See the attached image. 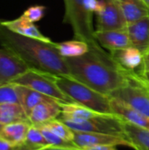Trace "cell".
<instances>
[{
	"instance_id": "obj_12",
	"label": "cell",
	"mask_w": 149,
	"mask_h": 150,
	"mask_svg": "<svg viewBox=\"0 0 149 150\" xmlns=\"http://www.w3.org/2000/svg\"><path fill=\"white\" fill-rule=\"evenodd\" d=\"M95 38L102 47L108 49L110 52L132 46L126 28L119 30H96Z\"/></svg>"
},
{
	"instance_id": "obj_1",
	"label": "cell",
	"mask_w": 149,
	"mask_h": 150,
	"mask_svg": "<svg viewBox=\"0 0 149 150\" xmlns=\"http://www.w3.org/2000/svg\"><path fill=\"white\" fill-rule=\"evenodd\" d=\"M65 60L71 77L105 95L125 86L137 75L121 68L111 54H102L90 50L82 56Z\"/></svg>"
},
{
	"instance_id": "obj_2",
	"label": "cell",
	"mask_w": 149,
	"mask_h": 150,
	"mask_svg": "<svg viewBox=\"0 0 149 150\" xmlns=\"http://www.w3.org/2000/svg\"><path fill=\"white\" fill-rule=\"evenodd\" d=\"M0 45L20 58L30 69L54 76H71L55 42H46L17 34L0 24Z\"/></svg>"
},
{
	"instance_id": "obj_30",
	"label": "cell",
	"mask_w": 149,
	"mask_h": 150,
	"mask_svg": "<svg viewBox=\"0 0 149 150\" xmlns=\"http://www.w3.org/2000/svg\"><path fill=\"white\" fill-rule=\"evenodd\" d=\"M140 77H141V79L146 84H148L149 86V71L144 72L142 75L140 76Z\"/></svg>"
},
{
	"instance_id": "obj_13",
	"label": "cell",
	"mask_w": 149,
	"mask_h": 150,
	"mask_svg": "<svg viewBox=\"0 0 149 150\" xmlns=\"http://www.w3.org/2000/svg\"><path fill=\"white\" fill-rule=\"evenodd\" d=\"M113 60L124 69L141 75L144 54L136 47L131 46L110 53Z\"/></svg>"
},
{
	"instance_id": "obj_26",
	"label": "cell",
	"mask_w": 149,
	"mask_h": 150,
	"mask_svg": "<svg viewBox=\"0 0 149 150\" xmlns=\"http://www.w3.org/2000/svg\"><path fill=\"white\" fill-rule=\"evenodd\" d=\"M43 125L47 127L48 129H50L53 133H54L59 137L68 142H73L74 131L69 127H68L65 123L59 120L58 119L48 121Z\"/></svg>"
},
{
	"instance_id": "obj_27",
	"label": "cell",
	"mask_w": 149,
	"mask_h": 150,
	"mask_svg": "<svg viewBox=\"0 0 149 150\" xmlns=\"http://www.w3.org/2000/svg\"><path fill=\"white\" fill-rule=\"evenodd\" d=\"M46 7L43 5H32L27 8L22 16H24L25 18L30 20L32 23H35L37 21H40L45 14Z\"/></svg>"
},
{
	"instance_id": "obj_17",
	"label": "cell",
	"mask_w": 149,
	"mask_h": 150,
	"mask_svg": "<svg viewBox=\"0 0 149 150\" xmlns=\"http://www.w3.org/2000/svg\"><path fill=\"white\" fill-rule=\"evenodd\" d=\"M30 127L31 123L29 122H16L4 125L0 135L15 146H23L25 143Z\"/></svg>"
},
{
	"instance_id": "obj_19",
	"label": "cell",
	"mask_w": 149,
	"mask_h": 150,
	"mask_svg": "<svg viewBox=\"0 0 149 150\" xmlns=\"http://www.w3.org/2000/svg\"><path fill=\"white\" fill-rule=\"evenodd\" d=\"M17 85H18V90L19 97H20V105L24 108L27 116H29L32 108L35 107L37 105H39L42 102L56 100L53 98H50L47 95H44L39 91L32 90L28 87L18 85V84H17Z\"/></svg>"
},
{
	"instance_id": "obj_4",
	"label": "cell",
	"mask_w": 149,
	"mask_h": 150,
	"mask_svg": "<svg viewBox=\"0 0 149 150\" xmlns=\"http://www.w3.org/2000/svg\"><path fill=\"white\" fill-rule=\"evenodd\" d=\"M55 83L73 102L100 113L112 114L109 95L100 93L71 76H55Z\"/></svg>"
},
{
	"instance_id": "obj_21",
	"label": "cell",
	"mask_w": 149,
	"mask_h": 150,
	"mask_svg": "<svg viewBox=\"0 0 149 150\" xmlns=\"http://www.w3.org/2000/svg\"><path fill=\"white\" fill-rule=\"evenodd\" d=\"M126 137L133 143V149L149 150V131L124 121Z\"/></svg>"
},
{
	"instance_id": "obj_33",
	"label": "cell",
	"mask_w": 149,
	"mask_h": 150,
	"mask_svg": "<svg viewBox=\"0 0 149 150\" xmlns=\"http://www.w3.org/2000/svg\"><path fill=\"white\" fill-rule=\"evenodd\" d=\"M3 127H4V125L0 124V132H1V130H2V128H3Z\"/></svg>"
},
{
	"instance_id": "obj_20",
	"label": "cell",
	"mask_w": 149,
	"mask_h": 150,
	"mask_svg": "<svg viewBox=\"0 0 149 150\" xmlns=\"http://www.w3.org/2000/svg\"><path fill=\"white\" fill-rule=\"evenodd\" d=\"M16 122H29L27 114L19 104L0 105V124L8 125Z\"/></svg>"
},
{
	"instance_id": "obj_35",
	"label": "cell",
	"mask_w": 149,
	"mask_h": 150,
	"mask_svg": "<svg viewBox=\"0 0 149 150\" xmlns=\"http://www.w3.org/2000/svg\"></svg>"
},
{
	"instance_id": "obj_31",
	"label": "cell",
	"mask_w": 149,
	"mask_h": 150,
	"mask_svg": "<svg viewBox=\"0 0 149 150\" xmlns=\"http://www.w3.org/2000/svg\"><path fill=\"white\" fill-rule=\"evenodd\" d=\"M40 150H82L81 149H68V148H54V147H47Z\"/></svg>"
},
{
	"instance_id": "obj_23",
	"label": "cell",
	"mask_w": 149,
	"mask_h": 150,
	"mask_svg": "<svg viewBox=\"0 0 149 150\" xmlns=\"http://www.w3.org/2000/svg\"><path fill=\"white\" fill-rule=\"evenodd\" d=\"M40 128L41 133L43 134L45 139L47 140L49 147H54V148H68V149H79L73 142L66 141L58 135H56L54 133H53L50 129H48L44 125L36 126Z\"/></svg>"
},
{
	"instance_id": "obj_7",
	"label": "cell",
	"mask_w": 149,
	"mask_h": 150,
	"mask_svg": "<svg viewBox=\"0 0 149 150\" xmlns=\"http://www.w3.org/2000/svg\"><path fill=\"white\" fill-rule=\"evenodd\" d=\"M109 96L122 100L149 117V88L139 75L134 76L127 84L114 91Z\"/></svg>"
},
{
	"instance_id": "obj_16",
	"label": "cell",
	"mask_w": 149,
	"mask_h": 150,
	"mask_svg": "<svg viewBox=\"0 0 149 150\" xmlns=\"http://www.w3.org/2000/svg\"><path fill=\"white\" fill-rule=\"evenodd\" d=\"M60 101H47L37 105L31 111L28 119L31 125L40 126L55 120L61 114Z\"/></svg>"
},
{
	"instance_id": "obj_6",
	"label": "cell",
	"mask_w": 149,
	"mask_h": 150,
	"mask_svg": "<svg viewBox=\"0 0 149 150\" xmlns=\"http://www.w3.org/2000/svg\"><path fill=\"white\" fill-rule=\"evenodd\" d=\"M73 131L99 133L118 136L125 135L124 120L115 114H102L99 117L81 121H62Z\"/></svg>"
},
{
	"instance_id": "obj_25",
	"label": "cell",
	"mask_w": 149,
	"mask_h": 150,
	"mask_svg": "<svg viewBox=\"0 0 149 150\" xmlns=\"http://www.w3.org/2000/svg\"><path fill=\"white\" fill-rule=\"evenodd\" d=\"M2 104L20 105V97L17 84L10 83L0 86V105Z\"/></svg>"
},
{
	"instance_id": "obj_28",
	"label": "cell",
	"mask_w": 149,
	"mask_h": 150,
	"mask_svg": "<svg viewBox=\"0 0 149 150\" xmlns=\"http://www.w3.org/2000/svg\"><path fill=\"white\" fill-rule=\"evenodd\" d=\"M82 150H118L114 146H96V147H88L83 148Z\"/></svg>"
},
{
	"instance_id": "obj_22",
	"label": "cell",
	"mask_w": 149,
	"mask_h": 150,
	"mask_svg": "<svg viewBox=\"0 0 149 150\" xmlns=\"http://www.w3.org/2000/svg\"><path fill=\"white\" fill-rule=\"evenodd\" d=\"M55 46L61 55L64 58L82 56L90 51V46L86 42L76 39L59 43L55 42Z\"/></svg>"
},
{
	"instance_id": "obj_34",
	"label": "cell",
	"mask_w": 149,
	"mask_h": 150,
	"mask_svg": "<svg viewBox=\"0 0 149 150\" xmlns=\"http://www.w3.org/2000/svg\"><path fill=\"white\" fill-rule=\"evenodd\" d=\"M142 82H143V81H142ZM143 83H144V82H143ZM145 84H146V83H145ZM146 85H147V86H148V88H149V86H148V84H146Z\"/></svg>"
},
{
	"instance_id": "obj_14",
	"label": "cell",
	"mask_w": 149,
	"mask_h": 150,
	"mask_svg": "<svg viewBox=\"0 0 149 150\" xmlns=\"http://www.w3.org/2000/svg\"><path fill=\"white\" fill-rule=\"evenodd\" d=\"M126 30L132 46L147 54L149 52V16L128 24Z\"/></svg>"
},
{
	"instance_id": "obj_8",
	"label": "cell",
	"mask_w": 149,
	"mask_h": 150,
	"mask_svg": "<svg viewBox=\"0 0 149 150\" xmlns=\"http://www.w3.org/2000/svg\"><path fill=\"white\" fill-rule=\"evenodd\" d=\"M96 16L97 30H119L127 26L118 0H102V6Z\"/></svg>"
},
{
	"instance_id": "obj_9",
	"label": "cell",
	"mask_w": 149,
	"mask_h": 150,
	"mask_svg": "<svg viewBox=\"0 0 149 150\" xmlns=\"http://www.w3.org/2000/svg\"><path fill=\"white\" fill-rule=\"evenodd\" d=\"M73 142L79 148H88L96 146H123L133 149V143L126 137L99 134V133H86L74 131Z\"/></svg>"
},
{
	"instance_id": "obj_32",
	"label": "cell",
	"mask_w": 149,
	"mask_h": 150,
	"mask_svg": "<svg viewBox=\"0 0 149 150\" xmlns=\"http://www.w3.org/2000/svg\"><path fill=\"white\" fill-rule=\"evenodd\" d=\"M143 1H144V3L149 7V0H143Z\"/></svg>"
},
{
	"instance_id": "obj_29",
	"label": "cell",
	"mask_w": 149,
	"mask_h": 150,
	"mask_svg": "<svg viewBox=\"0 0 149 150\" xmlns=\"http://www.w3.org/2000/svg\"><path fill=\"white\" fill-rule=\"evenodd\" d=\"M149 71V52L144 55V58H143V64H142V68H141V75H142L144 72H147ZM139 75V76H141Z\"/></svg>"
},
{
	"instance_id": "obj_24",
	"label": "cell",
	"mask_w": 149,
	"mask_h": 150,
	"mask_svg": "<svg viewBox=\"0 0 149 150\" xmlns=\"http://www.w3.org/2000/svg\"><path fill=\"white\" fill-rule=\"evenodd\" d=\"M25 144L35 149H41L49 147L47 140L45 139L40 128L33 125H31L28 130Z\"/></svg>"
},
{
	"instance_id": "obj_11",
	"label": "cell",
	"mask_w": 149,
	"mask_h": 150,
	"mask_svg": "<svg viewBox=\"0 0 149 150\" xmlns=\"http://www.w3.org/2000/svg\"><path fill=\"white\" fill-rule=\"evenodd\" d=\"M111 109L112 114H115L124 121L149 131L148 116L133 108L128 104L118 98H111Z\"/></svg>"
},
{
	"instance_id": "obj_15",
	"label": "cell",
	"mask_w": 149,
	"mask_h": 150,
	"mask_svg": "<svg viewBox=\"0 0 149 150\" xmlns=\"http://www.w3.org/2000/svg\"><path fill=\"white\" fill-rule=\"evenodd\" d=\"M0 24L8 30L21 36L36 39L46 42L52 41L49 38L40 33L34 23L31 22L24 16H20L19 18L11 20H0Z\"/></svg>"
},
{
	"instance_id": "obj_5",
	"label": "cell",
	"mask_w": 149,
	"mask_h": 150,
	"mask_svg": "<svg viewBox=\"0 0 149 150\" xmlns=\"http://www.w3.org/2000/svg\"><path fill=\"white\" fill-rule=\"evenodd\" d=\"M12 83L28 87L60 102H73L65 95L55 83V76L30 69L12 81Z\"/></svg>"
},
{
	"instance_id": "obj_10",
	"label": "cell",
	"mask_w": 149,
	"mask_h": 150,
	"mask_svg": "<svg viewBox=\"0 0 149 150\" xmlns=\"http://www.w3.org/2000/svg\"><path fill=\"white\" fill-rule=\"evenodd\" d=\"M30 68L17 55L5 48H0V86L12 83Z\"/></svg>"
},
{
	"instance_id": "obj_3",
	"label": "cell",
	"mask_w": 149,
	"mask_h": 150,
	"mask_svg": "<svg viewBox=\"0 0 149 150\" xmlns=\"http://www.w3.org/2000/svg\"><path fill=\"white\" fill-rule=\"evenodd\" d=\"M65 12L63 21L68 24L74 33V39L83 40L90 46V50L107 54L95 38L93 14L102 6V0H63Z\"/></svg>"
},
{
	"instance_id": "obj_18",
	"label": "cell",
	"mask_w": 149,
	"mask_h": 150,
	"mask_svg": "<svg viewBox=\"0 0 149 150\" xmlns=\"http://www.w3.org/2000/svg\"><path fill=\"white\" fill-rule=\"evenodd\" d=\"M127 25L149 16V7L143 0H118Z\"/></svg>"
}]
</instances>
